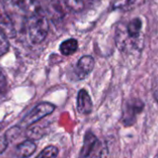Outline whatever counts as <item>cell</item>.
Returning <instances> with one entry per match:
<instances>
[{"instance_id": "cell-4", "label": "cell", "mask_w": 158, "mask_h": 158, "mask_svg": "<svg viewBox=\"0 0 158 158\" xmlns=\"http://www.w3.org/2000/svg\"><path fill=\"white\" fill-rule=\"evenodd\" d=\"M143 109V102L138 99H134L128 101L123 110L122 121L125 126H131L136 121L137 115L142 111Z\"/></svg>"}, {"instance_id": "cell-8", "label": "cell", "mask_w": 158, "mask_h": 158, "mask_svg": "<svg viewBox=\"0 0 158 158\" xmlns=\"http://www.w3.org/2000/svg\"><path fill=\"white\" fill-rule=\"evenodd\" d=\"M141 28H142V22L136 18L131 20L126 26V33L127 35L133 40L139 41L140 33H141Z\"/></svg>"}, {"instance_id": "cell-10", "label": "cell", "mask_w": 158, "mask_h": 158, "mask_svg": "<svg viewBox=\"0 0 158 158\" xmlns=\"http://www.w3.org/2000/svg\"><path fill=\"white\" fill-rule=\"evenodd\" d=\"M78 48V42L74 38H69L64 40L60 46V51L64 56L73 55Z\"/></svg>"}, {"instance_id": "cell-11", "label": "cell", "mask_w": 158, "mask_h": 158, "mask_svg": "<svg viewBox=\"0 0 158 158\" xmlns=\"http://www.w3.org/2000/svg\"><path fill=\"white\" fill-rule=\"evenodd\" d=\"M59 153V150L56 146L49 145L46 147L35 158H56Z\"/></svg>"}, {"instance_id": "cell-14", "label": "cell", "mask_w": 158, "mask_h": 158, "mask_svg": "<svg viewBox=\"0 0 158 158\" xmlns=\"http://www.w3.org/2000/svg\"><path fill=\"white\" fill-rule=\"evenodd\" d=\"M7 91V80L3 73L0 70V93L4 94Z\"/></svg>"}, {"instance_id": "cell-16", "label": "cell", "mask_w": 158, "mask_h": 158, "mask_svg": "<svg viewBox=\"0 0 158 158\" xmlns=\"http://www.w3.org/2000/svg\"><path fill=\"white\" fill-rule=\"evenodd\" d=\"M8 146V140L5 136H0V154H1Z\"/></svg>"}, {"instance_id": "cell-9", "label": "cell", "mask_w": 158, "mask_h": 158, "mask_svg": "<svg viewBox=\"0 0 158 158\" xmlns=\"http://www.w3.org/2000/svg\"><path fill=\"white\" fill-rule=\"evenodd\" d=\"M36 149V144L32 140H25L17 147V154L21 158H27L31 156Z\"/></svg>"}, {"instance_id": "cell-5", "label": "cell", "mask_w": 158, "mask_h": 158, "mask_svg": "<svg viewBox=\"0 0 158 158\" xmlns=\"http://www.w3.org/2000/svg\"><path fill=\"white\" fill-rule=\"evenodd\" d=\"M101 146L98 138L91 131H88L84 137L83 146L79 152V158H92Z\"/></svg>"}, {"instance_id": "cell-3", "label": "cell", "mask_w": 158, "mask_h": 158, "mask_svg": "<svg viewBox=\"0 0 158 158\" xmlns=\"http://www.w3.org/2000/svg\"><path fill=\"white\" fill-rule=\"evenodd\" d=\"M55 110V106L49 102H41L37 104L25 117L23 119V125L25 127H29L42 118L46 117L47 115L50 114Z\"/></svg>"}, {"instance_id": "cell-12", "label": "cell", "mask_w": 158, "mask_h": 158, "mask_svg": "<svg viewBox=\"0 0 158 158\" xmlns=\"http://www.w3.org/2000/svg\"><path fill=\"white\" fill-rule=\"evenodd\" d=\"M9 48H10V44L8 41V36L5 35L1 27H0V57L8 52Z\"/></svg>"}, {"instance_id": "cell-7", "label": "cell", "mask_w": 158, "mask_h": 158, "mask_svg": "<svg viewBox=\"0 0 158 158\" xmlns=\"http://www.w3.org/2000/svg\"><path fill=\"white\" fill-rule=\"evenodd\" d=\"M77 111L81 114H89L92 112V101L86 89H80L77 94Z\"/></svg>"}, {"instance_id": "cell-2", "label": "cell", "mask_w": 158, "mask_h": 158, "mask_svg": "<svg viewBox=\"0 0 158 158\" xmlns=\"http://www.w3.org/2000/svg\"><path fill=\"white\" fill-rule=\"evenodd\" d=\"M25 24L32 43L39 44L45 40L48 33V22L44 13L33 16Z\"/></svg>"}, {"instance_id": "cell-13", "label": "cell", "mask_w": 158, "mask_h": 158, "mask_svg": "<svg viewBox=\"0 0 158 158\" xmlns=\"http://www.w3.org/2000/svg\"><path fill=\"white\" fill-rule=\"evenodd\" d=\"M67 6H69L73 10L79 11L84 7V3L82 0H65Z\"/></svg>"}, {"instance_id": "cell-15", "label": "cell", "mask_w": 158, "mask_h": 158, "mask_svg": "<svg viewBox=\"0 0 158 158\" xmlns=\"http://www.w3.org/2000/svg\"><path fill=\"white\" fill-rule=\"evenodd\" d=\"M108 157V152H107V149L105 146H101V148L99 149V151L95 153V155L92 158H107Z\"/></svg>"}, {"instance_id": "cell-1", "label": "cell", "mask_w": 158, "mask_h": 158, "mask_svg": "<svg viewBox=\"0 0 158 158\" xmlns=\"http://www.w3.org/2000/svg\"><path fill=\"white\" fill-rule=\"evenodd\" d=\"M5 10L14 22L22 20L24 23L33 16L43 13L38 0H3Z\"/></svg>"}, {"instance_id": "cell-6", "label": "cell", "mask_w": 158, "mask_h": 158, "mask_svg": "<svg viewBox=\"0 0 158 158\" xmlns=\"http://www.w3.org/2000/svg\"><path fill=\"white\" fill-rule=\"evenodd\" d=\"M94 65H95V60L92 56L86 55V56L81 57L77 61V64L74 70L76 78L79 79V80L84 79L93 70Z\"/></svg>"}, {"instance_id": "cell-17", "label": "cell", "mask_w": 158, "mask_h": 158, "mask_svg": "<svg viewBox=\"0 0 158 158\" xmlns=\"http://www.w3.org/2000/svg\"><path fill=\"white\" fill-rule=\"evenodd\" d=\"M152 95L154 97V100L158 103V77L155 79V81L152 84Z\"/></svg>"}]
</instances>
